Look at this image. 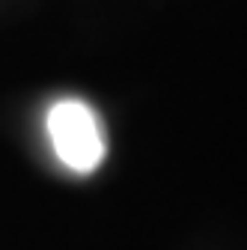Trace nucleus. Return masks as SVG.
I'll list each match as a JSON object with an SVG mask.
<instances>
[{
  "label": "nucleus",
  "mask_w": 247,
  "mask_h": 250,
  "mask_svg": "<svg viewBox=\"0 0 247 250\" xmlns=\"http://www.w3.org/2000/svg\"><path fill=\"white\" fill-rule=\"evenodd\" d=\"M48 137L57 158L75 173H92L104 161V131L86 102L63 99L48 110Z\"/></svg>",
  "instance_id": "nucleus-1"
}]
</instances>
